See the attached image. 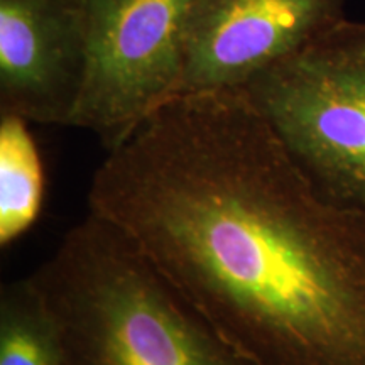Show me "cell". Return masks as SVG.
<instances>
[{"mask_svg": "<svg viewBox=\"0 0 365 365\" xmlns=\"http://www.w3.org/2000/svg\"><path fill=\"white\" fill-rule=\"evenodd\" d=\"M88 212L255 365H365V213L240 91L175 97L107 150Z\"/></svg>", "mask_w": 365, "mask_h": 365, "instance_id": "1", "label": "cell"}, {"mask_svg": "<svg viewBox=\"0 0 365 365\" xmlns=\"http://www.w3.org/2000/svg\"><path fill=\"white\" fill-rule=\"evenodd\" d=\"M29 277L68 365H255L90 212Z\"/></svg>", "mask_w": 365, "mask_h": 365, "instance_id": "2", "label": "cell"}, {"mask_svg": "<svg viewBox=\"0 0 365 365\" xmlns=\"http://www.w3.org/2000/svg\"><path fill=\"white\" fill-rule=\"evenodd\" d=\"M240 93L319 193L365 213V21L345 17Z\"/></svg>", "mask_w": 365, "mask_h": 365, "instance_id": "3", "label": "cell"}, {"mask_svg": "<svg viewBox=\"0 0 365 365\" xmlns=\"http://www.w3.org/2000/svg\"><path fill=\"white\" fill-rule=\"evenodd\" d=\"M196 0H80L86 44L81 97L70 127L105 150L175 97Z\"/></svg>", "mask_w": 365, "mask_h": 365, "instance_id": "4", "label": "cell"}, {"mask_svg": "<svg viewBox=\"0 0 365 365\" xmlns=\"http://www.w3.org/2000/svg\"><path fill=\"white\" fill-rule=\"evenodd\" d=\"M345 2L196 0L175 97L240 91L344 21Z\"/></svg>", "mask_w": 365, "mask_h": 365, "instance_id": "5", "label": "cell"}, {"mask_svg": "<svg viewBox=\"0 0 365 365\" xmlns=\"http://www.w3.org/2000/svg\"><path fill=\"white\" fill-rule=\"evenodd\" d=\"M85 71L80 0H0V115L70 127Z\"/></svg>", "mask_w": 365, "mask_h": 365, "instance_id": "6", "label": "cell"}, {"mask_svg": "<svg viewBox=\"0 0 365 365\" xmlns=\"http://www.w3.org/2000/svg\"><path fill=\"white\" fill-rule=\"evenodd\" d=\"M44 175L27 122L0 115V242L11 244L38 218Z\"/></svg>", "mask_w": 365, "mask_h": 365, "instance_id": "7", "label": "cell"}, {"mask_svg": "<svg viewBox=\"0 0 365 365\" xmlns=\"http://www.w3.org/2000/svg\"><path fill=\"white\" fill-rule=\"evenodd\" d=\"M0 365H68L51 314L29 276L0 289Z\"/></svg>", "mask_w": 365, "mask_h": 365, "instance_id": "8", "label": "cell"}]
</instances>
